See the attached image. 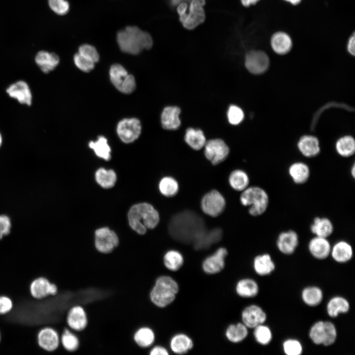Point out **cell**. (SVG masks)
Listing matches in <instances>:
<instances>
[{
  "instance_id": "44",
  "label": "cell",
  "mask_w": 355,
  "mask_h": 355,
  "mask_svg": "<svg viewBox=\"0 0 355 355\" xmlns=\"http://www.w3.org/2000/svg\"><path fill=\"white\" fill-rule=\"evenodd\" d=\"M159 189L164 196L172 197L178 193L179 185L178 181L174 178L167 176L160 180L159 183Z\"/></svg>"
},
{
  "instance_id": "18",
  "label": "cell",
  "mask_w": 355,
  "mask_h": 355,
  "mask_svg": "<svg viewBox=\"0 0 355 355\" xmlns=\"http://www.w3.org/2000/svg\"><path fill=\"white\" fill-rule=\"evenodd\" d=\"M269 65V58L267 54L262 51H251L246 56V67L253 74L263 73L267 70Z\"/></svg>"
},
{
  "instance_id": "48",
  "label": "cell",
  "mask_w": 355,
  "mask_h": 355,
  "mask_svg": "<svg viewBox=\"0 0 355 355\" xmlns=\"http://www.w3.org/2000/svg\"><path fill=\"white\" fill-rule=\"evenodd\" d=\"M244 117V112L240 107L235 105L229 106L227 111V118L230 124L238 125L242 121Z\"/></svg>"
},
{
  "instance_id": "60",
  "label": "cell",
  "mask_w": 355,
  "mask_h": 355,
  "mask_svg": "<svg viewBox=\"0 0 355 355\" xmlns=\"http://www.w3.org/2000/svg\"><path fill=\"white\" fill-rule=\"evenodd\" d=\"M1 143H2V137H1V134H0V146L1 145Z\"/></svg>"
},
{
  "instance_id": "12",
  "label": "cell",
  "mask_w": 355,
  "mask_h": 355,
  "mask_svg": "<svg viewBox=\"0 0 355 355\" xmlns=\"http://www.w3.org/2000/svg\"><path fill=\"white\" fill-rule=\"evenodd\" d=\"M141 129V122L138 119L125 118L118 123L116 131L118 137L122 142L130 143L139 138Z\"/></svg>"
},
{
  "instance_id": "4",
  "label": "cell",
  "mask_w": 355,
  "mask_h": 355,
  "mask_svg": "<svg viewBox=\"0 0 355 355\" xmlns=\"http://www.w3.org/2000/svg\"><path fill=\"white\" fill-rule=\"evenodd\" d=\"M131 227L138 234H144L147 229H153L158 224L159 215L150 204L142 203L134 205L128 215Z\"/></svg>"
},
{
  "instance_id": "34",
  "label": "cell",
  "mask_w": 355,
  "mask_h": 355,
  "mask_svg": "<svg viewBox=\"0 0 355 355\" xmlns=\"http://www.w3.org/2000/svg\"><path fill=\"white\" fill-rule=\"evenodd\" d=\"M350 307V303L346 298L339 296H334L328 302L326 311L329 317L335 318L340 314L347 313Z\"/></svg>"
},
{
  "instance_id": "50",
  "label": "cell",
  "mask_w": 355,
  "mask_h": 355,
  "mask_svg": "<svg viewBox=\"0 0 355 355\" xmlns=\"http://www.w3.org/2000/svg\"><path fill=\"white\" fill-rule=\"evenodd\" d=\"M78 53L91 60L95 63L99 60V54L96 48L89 44L81 45L78 48Z\"/></svg>"
},
{
  "instance_id": "1",
  "label": "cell",
  "mask_w": 355,
  "mask_h": 355,
  "mask_svg": "<svg viewBox=\"0 0 355 355\" xmlns=\"http://www.w3.org/2000/svg\"><path fill=\"white\" fill-rule=\"evenodd\" d=\"M169 229L173 237L182 241H195L206 229L202 218L190 211L175 215L171 220Z\"/></svg>"
},
{
  "instance_id": "53",
  "label": "cell",
  "mask_w": 355,
  "mask_h": 355,
  "mask_svg": "<svg viewBox=\"0 0 355 355\" xmlns=\"http://www.w3.org/2000/svg\"><path fill=\"white\" fill-rule=\"evenodd\" d=\"M169 351L161 345H153L149 348L148 354L150 355H169Z\"/></svg>"
},
{
  "instance_id": "56",
  "label": "cell",
  "mask_w": 355,
  "mask_h": 355,
  "mask_svg": "<svg viewBox=\"0 0 355 355\" xmlns=\"http://www.w3.org/2000/svg\"><path fill=\"white\" fill-rule=\"evenodd\" d=\"M259 0H241L242 4L245 6L255 4Z\"/></svg>"
},
{
  "instance_id": "31",
  "label": "cell",
  "mask_w": 355,
  "mask_h": 355,
  "mask_svg": "<svg viewBox=\"0 0 355 355\" xmlns=\"http://www.w3.org/2000/svg\"><path fill=\"white\" fill-rule=\"evenodd\" d=\"M253 268L257 274L263 276L272 273L275 269V265L269 254L263 253L254 258Z\"/></svg>"
},
{
  "instance_id": "3",
  "label": "cell",
  "mask_w": 355,
  "mask_h": 355,
  "mask_svg": "<svg viewBox=\"0 0 355 355\" xmlns=\"http://www.w3.org/2000/svg\"><path fill=\"white\" fill-rule=\"evenodd\" d=\"M179 290L177 281L169 275L158 276L149 292L150 302L159 308H164L174 302Z\"/></svg>"
},
{
  "instance_id": "42",
  "label": "cell",
  "mask_w": 355,
  "mask_h": 355,
  "mask_svg": "<svg viewBox=\"0 0 355 355\" xmlns=\"http://www.w3.org/2000/svg\"><path fill=\"white\" fill-rule=\"evenodd\" d=\"M336 150L342 157L351 156L355 151V142L354 138L349 136L340 138L336 143Z\"/></svg>"
},
{
  "instance_id": "41",
  "label": "cell",
  "mask_w": 355,
  "mask_h": 355,
  "mask_svg": "<svg viewBox=\"0 0 355 355\" xmlns=\"http://www.w3.org/2000/svg\"><path fill=\"white\" fill-rule=\"evenodd\" d=\"M222 232L218 228L213 229L208 232L206 229L196 239L195 245L197 248L209 246L219 240Z\"/></svg>"
},
{
  "instance_id": "15",
  "label": "cell",
  "mask_w": 355,
  "mask_h": 355,
  "mask_svg": "<svg viewBox=\"0 0 355 355\" xmlns=\"http://www.w3.org/2000/svg\"><path fill=\"white\" fill-rule=\"evenodd\" d=\"M241 320L248 328L253 329L256 326L264 323L267 315L260 306L251 304L246 307L242 311Z\"/></svg>"
},
{
  "instance_id": "8",
  "label": "cell",
  "mask_w": 355,
  "mask_h": 355,
  "mask_svg": "<svg viewBox=\"0 0 355 355\" xmlns=\"http://www.w3.org/2000/svg\"><path fill=\"white\" fill-rule=\"evenodd\" d=\"M226 202L222 195L216 190H212L202 197L201 207L206 214L216 217L224 210Z\"/></svg>"
},
{
  "instance_id": "37",
  "label": "cell",
  "mask_w": 355,
  "mask_h": 355,
  "mask_svg": "<svg viewBox=\"0 0 355 355\" xmlns=\"http://www.w3.org/2000/svg\"><path fill=\"white\" fill-rule=\"evenodd\" d=\"M322 290L316 286H308L304 288L301 293L303 302L307 305L315 307L319 305L323 299Z\"/></svg>"
},
{
  "instance_id": "55",
  "label": "cell",
  "mask_w": 355,
  "mask_h": 355,
  "mask_svg": "<svg viewBox=\"0 0 355 355\" xmlns=\"http://www.w3.org/2000/svg\"><path fill=\"white\" fill-rule=\"evenodd\" d=\"M187 7V5L185 2H181L178 4L177 10L179 16L182 15L186 12Z\"/></svg>"
},
{
  "instance_id": "26",
  "label": "cell",
  "mask_w": 355,
  "mask_h": 355,
  "mask_svg": "<svg viewBox=\"0 0 355 355\" xmlns=\"http://www.w3.org/2000/svg\"><path fill=\"white\" fill-rule=\"evenodd\" d=\"M235 290L240 297L245 298L256 296L259 292V286L257 282L251 278H243L236 284Z\"/></svg>"
},
{
  "instance_id": "52",
  "label": "cell",
  "mask_w": 355,
  "mask_h": 355,
  "mask_svg": "<svg viewBox=\"0 0 355 355\" xmlns=\"http://www.w3.org/2000/svg\"><path fill=\"white\" fill-rule=\"evenodd\" d=\"M13 308L12 300L8 296L0 295V315L9 313Z\"/></svg>"
},
{
  "instance_id": "11",
  "label": "cell",
  "mask_w": 355,
  "mask_h": 355,
  "mask_svg": "<svg viewBox=\"0 0 355 355\" xmlns=\"http://www.w3.org/2000/svg\"><path fill=\"white\" fill-rule=\"evenodd\" d=\"M204 0H192L189 12L179 16V19L183 26L188 29H193L203 23L205 18L203 6Z\"/></svg>"
},
{
  "instance_id": "32",
  "label": "cell",
  "mask_w": 355,
  "mask_h": 355,
  "mask_svg": "<svg viewBox=\"0 0 355 355\" xmlns=\"http://www.w3.org/2000/svg\"><path fill=\"white\" fill-rule=\"evenodd\" d=\"M298 148L302 154L310 158L317 156L320 151L318 140L312 136L302 137L298 142Z\"/></svg>"
},
{
  "instance_id": "16",
  "label": "cell",
  "mask_w": 355,
  "mask_h": 355,
  "mask_svg": "<svg viewBox=\"0 0 355 355\" xmlns=\"http://www.w3.org/2000/svg\"><path fill=\"white\" fill-rule=\"evenodd\" d=\"M36 338L38 346L47 352L55 351L60 345V336L58 332L50 326L41 328L37 333Z\"/></svg>"
},
{
  "instance_id": "20",
  "label": "cell",
  "mask_w": 355,
  "mask_h": 355,
  "mask_svg": "<svg viewBox=\"0 0 355 355\" xmlns=\"http://www.w3.org/2000/svg\"><path fill=\"white\" fill-rule=\"evenodd\" d=\"M308 250L315 258L322 260L330 254L331 246L327 238L315 236L308 243Z\"/></svg>"
},
{
  "instance_id": "57",
  "label": "cell",
  "mask_w": 355,
  "mask_h": 355,
  "mask_svg": "<svg viewBox=\"0 0 355 355\" xmlns=\"http://www.w3.org/2000/svg\"><path fill=\"white\" fill-rule=\"evenodd\" d=\"M171 3L173 5H176L177 4H179L181 2H185V1H188L190 0H170Z\"/></svg>"
},
{
  "instance_id": "30",
  "label": "cell",
  "mask_w": 355,
  "mask_h": 355,
  "mask_svg": "<svg viewBox=\"0 0 355 355\" xmlns=\"http://www.w3.org/2000/svg\"><path fill=\"white\" fill-rule=\"evenodd\" d=\"M59 57L56 54L46 51H39L35 57L36 64L45 73L53 70L59 64Z\"/></svg>"
},
{
  "instance_id": "45",
  "label": "cell",
  "mask_w": 355,
  "mask_h": 355,
  "mask_svg": "<svg viewBox=\"0 0 355 355\" xmlns=\"http://www.w3.org/2000/svg\"><path fill=\"white\" fill-rule=\"evenodd\" d=\"M253 336L257 343L265 346L272 341V333L270 328L263 323L253 328Z\"/></svg>"
},
{
  "instance_id": "47",
  "label": "cell",
  "mask_w": 355,
  "mask_h": 355,
  "mask_svg": "<svg viewBox=\"0 0 355 355\" xmlns=\"http://www.w3.org/2000/svg\"><path fill=\"white\" fill-rule=\"evenodd\" d=\"M73 61L75 66L81 71L89 72L95 67V63L77 53L74 55Z\"/></svg>"
},
{
  "instance_id": "27",
  "label": "cell",
  "mask_w": 355,
  "mask_h": 355,
  "mask_svg": "<svg viewBox=\"0 0 355 355\" xmlns=\"http://www.w3.org/2000/svg\"><path fill=\"white\" fill-rule=\"evenodd\" d=\"M180 109L177 106H167L163 110L161 114V124L163 128L166 130H176L180 125L179 115Z\"/></svg>"
},
{
  "instance_id": "29",
  "label": "cell",
  "mask_w": 355,
  "mask_h": 355,
  "mask_svg": "<svg viewBox=\"0 0 355 355\" xmlns=\"http://www.w3.org/2000/svg\"><path fill=\"white\" fill-rule=\"evenodd\" d=\"M248 328L242 322L229 324L225 330V337L230 342L241 343L248 336Z\"/></svg>"
},
{
  "instance_id": "9",
  "label": "cell",
  "mask_w": 355,
  "mask_h": 355,
  "mask_svg": "<svg viewBox=\"0 0 355 355\" xmlns=\"http://www.w3.org/2000/svg\"><path fill=\"white\" fill-rule=\"evenodd\" d=\"M227 255L228 250L225 248H218L213 253L203 260L201 264L202 271L209 275L219 273L225 268Z\"/></svg>"
},
{
  "instance_id": "23",
  "label": "cell",
  "mask_w": 355,
  "mask_h": 355,
  "mask_svg": "<svg viewBox=\"0 0 355 355\" xmlns=\"http://www.w3.org/2000/svg\"><path fill=\"white\" fill-rule=\"evenodd\" d=\"M133 339L139 347L146 349L150 348L154 344L156 335L153 328L148 326H143L135 331Z\"/></svg>"
},
{
  "instance_id": "21",
  "label": "cell",
  "mask_w": 355,
  "mask_h": 355,
  "mask_svg": "<svg viewBox=\"0 0 355 355\" xmlns=\"http://www.w3.org/2000/svg\"><path fill=\"white\" fill-rule=\"evenodd\" d=\"M194 347L192 339L187 334L177 333L171 338L169 342L170 351L177 355H184Z\"/></svg>"
},
{
  "instance_id": "35",
  "label": "cell",
  "mask_w": 355,
  "mask_h": 355,
  "mask_svg": "<svg viewBox=\"0 0 355 355\" xmlns=\"http://www.w3.org/2000/svg\"><path fill=\"white\" fill-rule=\"evenodd\" d=\"M271 45L275 52L279 54H284L290 50L292 41L287 34L283 32H278L272 36Z\"/></svg>"
},
{
  "instance_id": "13",
  "label": "cell",
  "mask_w": 355,
  "mask_h": 355,
  "mask_svg": "<svg viewBox=\"0 0 355 355\" xmlns=\"http://www.w3.org/2000/svg\"><path fill=\"white\" fill-rule=\"evenodd\" d=\"M204 146L205 155L213 165L223 162L229 154V147L221 139L211 140Z\"/></svg>"
},
{
  "instance_id": "22",
  "label": "cell",
  "mask_w": 355,
  "mask_h": 355,
  "mask_svg": "<svg viewBox=\"0 0 355 355\" xmlns=\"http://www.w3.org/2000/svg\"><path fill=\"white\" fill-rule=\"evenodd\" d=\"M8 95L16 99L20 103L30 106L32 96L28 84L20 80L10 85L6 90Z\"/></svg>"
},
{
  "instance_id": "40",
  "label": "cell",
  "mask_w": 355,
  "mask_h": 355,
  "mask_svg": "<svg viewBox=\"0 0 355 355\" xmlns=\"http://www.w3.org/2000/svg\"><path fill=\"white\" fill-rule=\"evenodd\" d=\"M89 146L93 149L96 155L108 161L111 158V149L107 143V139L104 136H99L96 141H91L89 143Z\"/></svg>"
},
{
  "instance_id": "28",
  "label": "cell",
  "mask_w": 355,
  "mask_h": 355,
  "mask_svg": "<svg viewBox=\"0 0 355 355\" xmlns=\"http://www.w3.org/2000/svg\"><path fill=\"white\" fill-rule=\"evenodd\" d=\"M288 173L293 182L297 184H303L306 182L311 173L308 165L302 162L291 164L288 169Z\"/></svg>"
},
{
  "instance_id": "43",
  "label": "cell",
  "mask_w": 355,
  "mask_h": 355,
  "mask_svg": "<svg viewBox=\"0 0 355 355\" xmlns=\"http://www.w3.org/2000/svg\"><path fill=\"white\" fill-rule=\"evenodd\" d=\"M95 178L98 183L105 188L113 187L116 181V175L112 170L99 169L96 172Z\"/></svg>"
},
{
  "instance_id": "58",
  "label": "cell",
  "mask_w": 355,
  "mask_h": 355,
  "mask_svg": "<svg viewBox=\"0 0 355 355\" xmlns=\"http://www.w3.org/2000/svg\"><path fill=\"white\" fill-rule=\"evenodd\" d=\"M351 174L353 178H355V166L354 164L352 167L351 169Z\"/></svg>"
},
{
  "instance_id": "19",
  "label": "cell",
  "mask_w": 355,
  "mask_h": 355,
  "mask_svg": "<svg viewBox=\"0 0 355 355\" xmlns=\"http://www.w3.org/2000/svg\"><path fill=\"white\" fill-rule=\"evenodd\" d=\"M299 244V237L296 231L289 230L281 232L278 236L276 246L280 252L286 255L293 253Z\"/></svg>"
},
{
  "instance_id": "38",
  "label": "cell",
  "mask_w": 355,
  "mask_h": 355,
  "mask_svg": "<svg viewBox=\"0 0 355 355\" xmlns=\"http://www.w3.org/2000/svg\"><path fill=\"white\" fill-rule=\"evenodd\" d=\"M60 345L68 352H74L79 346V340L74 332L66 327L60 335Z\"/></svg>"
},
{
  "instance_id": "2",
  "label": "cell",
  "mask_w": 355,
  "mask_h": 355,
  "mask_svg": "<svg viewBox=\"0 0 355 355\" xmlns=\"http://www.w3.org/2000/svg\"><path fill=\"white\" fill-rule=\"evenodd\" d=\"M116 40L120 50L126 53L137 55L152 46L151 36L136 26H127L117 32Z\"/></svg>"
},
{
  "instance_id": "39",
  "label": "cell",
  "mask_w": 355,
  "mask_h": 355,
  "mask_svg": "<svg viewBox=\"0 0 355 355\" xmlns=\"http://www.w3.org/2000/svg\"><path fill=\"white\" fill-rule=\"evenodd\" d=\"M184 139L189 146L196 150L201 149L206 142L203 131L193 128H188L186 130Z\"/></svg>"
},
{
  "instance_id": "25",
  "label": "cell",
  "mask_w": 355,
  "mask_h": 355,
  "mask_svg": "<svg viewBox=\"0 0 355 355\" xmlns=\"http://www.w3.org/2000/svg\"><path fill=\"white\" fill-rule=\"evenodd\" d=\"M310 229L316 236L328 238L334 231V226L328 218L317 216L314 218Z\"/></svg>"
},
{
  "instance_id": "46",
  "label": "cell",
  "mask_w": 355,
  "mask_h": 355,
  "mask_svg": "<svg viewBox=\"0 0 355 355\" xmlns=\"http://www.w3.org/2000/svg\"><path fill=\"white\" fill-rule=\"evenodd\" d=\"M283 349L284 353L287 355H300L303 352L301 343L294 339L285 340L283 344Z\"/></svg>"
},
{
  "instance_id": "51",
  "label": "cell",
  "mask_w": 355,
  "mask_h": 355,
  "mask_svg": "<svg viewBox=\"0 0 355 355\" xmlns=\"http://www.w3.org/2000/svg\"><path fill=\"white\" fill-rule=\"evenodd\" d=\"M11 222L10 218L5 215H0V240L10 233Z\"/></svg>"
},
{
  "instance_id": "59",
  "label": "cell",
  "mask_w": 355,
  "mask_h": 355,
  "mask_svg": "<svg viewBox=\"0 0 355 355\" xmlns=\"http://www.w3.org/2000/svg\"><path fill=\"white\" fill-rule=\"evenodd\" d=\"M286 1H289L291 3L293 4H298L301 0H285Z\"/></svg>"
},
{
  "instance_id": "61",
  "label": "cell",
  "mask_w": 355,
  "mask_h": 355,
  "mask_svg": "<svg viewBox=\"0 0 355 355\" xmlns=\"http://www.w3.org/2000/svg\"><path fill=\"white\" fill-rule=\"evenodd\" d=\"M1 336H0V341Z\"/></svg>"
},
{
  "instance_id": "17",
  "label": "cell",
  "mask_w": 355,
  "mask_h": 355,
  "mask_svg": "<svg viewBox=\"0 0 355 355\" xmlns=\"http://www.w3.org/2000/svg\"><path fill=\"white\" fill-rule=\"evenodd\" d=\"M68 327L74 332L83 330L87 325L88 318L84 308L80 305L72 306L66 316Z\"/></svg>"
},
{
  "instance_id": "24",
  "label": "cell",
  "mask_w": 355,
  "mask_h": 355,
  "mask_svg": "<svg viewBox=\"0 0 355 355\" xmlns=\"http://www.w3.org/2000/svg\"><path fill=\"white\" fill-rule=\"evenodd\" d=\"M330 255L337 262L346 263L351 259L353 255L352 246L347 241L341 240L331 246Z\"/></svg>"
},
{
  "instance_id": "49",
  "label": "cell",
  "mask_w": 355,
  "mask_h": 355,
  "mask_svg": "<svg viewBox=\"0 0 355 355\" xmlns=\"http://www.w3.org/2000/svg\"><path fill=\"white\" fill-rule=\"evenodd\" d=\"M51 10L59 15H64L69 11L70 4L66 0H48Z\"/></svg>"
},
{
  "instance_id": "5",
  "label": "cell",
  "mask_w": 355,
  "mask_h": 355,
  "mask_svg": "<svg viewBox=\"0 0 355 355\" xmlns=\"http://www.w3.org/2000/svg\"><path fill=\"white\" fill-rule=\"evenodd\" d=\"M241 203L248 207V212L253 216H260L268 208L269 197L265 189L256 186L248 187L243 190L240 198Z\"/></svg>"
},
{
  "instance_id": "54",
  "label": "cell",
  "mask_w": 355,
  "mask_h": 355,
  "mask_svg": "<svg viewBox=\"0 0 355 355\" xmlns=\"http://www.w3.org/2000/svg\"><path fill=\"white\" fill-rule=\"evenodd\" d=\"M355 34H354L349 39L348 44V50L349 53L353 56L355 55Z\"/></svg>"
},
{
  "instance_id": "10",
  "label": "cell",
  "mask_w": 355,
  "mask_h": 355,
  "mask_svg": "<svg viewBox=\"0 0 355 355\" xmlns=\"http://www.w3.org/2000/svg\"><path fill=\"white\" fill-rule=\"evenodd\" d=\"M119 244V239L114 232L103 227L95 232V245L97 250L103 254L111 252Z\"/></svg>"
},
{
  "instance_id": "7",
  "label": "cell",
  "mask_w": 355,
  "mask_h": 355,
  "mask_svg": "<svg viewBox=\"0 0 355 355\" xmlns=\"http://www.w3.org/2000/svg\"><path fill=\"white\" fill-rule=\"evenodd\" d=\"M109 76L111 82L119 91L130 94L134 91L136 88L134 77L129 74L121 65L115 64L111 66Z\"/></svg>"
},
{
  "instance_id": "36",
  "label": "cell",
  "mask_w": 355,
  "mask_h": 355,
  "mask_svg": "<svg viewBox=\"0 0 355 355\" xmlns=\"http://www.w3.org/2000/svg\"><path fill=\"white\" fill-rule=\"evenodd\" d=\"M229 183L233 189L243 191L248 187L249 178L246 172L237 169L230 173L229 176Z\"/></svg>"
},
{
  "instance_id": "14",
  "label": "cell",
  "mask_w": 355,
  "mask_h": 355,
  "mask_svg": "<svg viewBox=\"0 0 355 355\" xmlns=\"http://www.w3.org/2000/svg\"><path fill=\"white\" fill-rule=\"evenodd\" d=\"M30 292L32 296L41 299L58 293L57 285L51 283L47 278L39 277L34 279L30 284Z\"/></svg>"
},
{
  "instance_id": "6",
  "label": "cell",
  "mask_w": 355,
  "mask_h": 355,
  "mask_svg": "<svg viewBox=\"0 0 355 355\" xmlns=\"http://www.w3.org/2000/svg\"><path fill=\"white\" fill-rule=\"evenodd\" d=\"M309 335L314 344L329 346L335 342L337 333L336 328L332 322L320 320L311 326Z\"/></svg>"
},
{
  "instance_id": "33",
  "label": "cell",
  "mask_w": 355,
  "mask_h": 355,
  "mask_svg": "<svg viewBox=\"0 0 355 355\" xmlns=\"http://www.w3.org/2000/svg\"><path fill=\"white\" fill-rule=\"evenodd\" d=\"M184 262L183 255L178 250L170 249L163 255V265L169 271L173 272L178 271L182 268Z\"/></svg>"
}]
</instances>
